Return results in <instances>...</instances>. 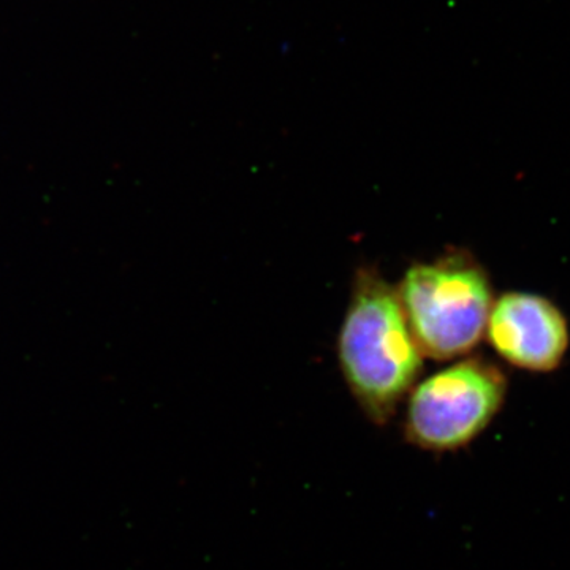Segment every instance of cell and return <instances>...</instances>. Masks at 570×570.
<instances>
[{"mask_svg": "<svg viewBox=\"0 0 570 570\" xmlns=\"http://www.w3.org/2000/svg\"><path fill=\"white\" fill-rule=\"evenodd\" d=\"M485 335L509 365L531 373L557 370L570 344L568 321L560 307L524 292H509L494 299Z\"/></svg>", "mask_w": 570, "mask_h": 570, "instance_id": "4", "label": "cell"}, {"mask_svg": "<svg viewBox=\"0 0 570 570\" xmlns=\"http://www.w3.org/2000/svg\"><path fill=\"white\" fill-rule=\"evenodd\" d=\"M337 360L356 406L377 426L395 419L422 374L423 354L396 287L373 266L356 269Z\"/></svg>", "mask_w": 570, "mask_h": 570, "instance_id": "1", "label": "cell"}, {"mask_svg": "<svg viewBox=\"0 0 570 570\" xmlns=\"http://www.w3.org/2000/svg\"><path fill=\"white\" fill-rule=\"evenodd\" d=\"M396 292L423 356L444 362L466 355L485 335L493 291L471 254L453 250L412 265Z\"/></svg>", "mask_w": 570, "mask_h": 570, "instance_id": "2", "label": "cell"}, {"mask_svg": "<svg viewBox=\"0 0 570 570\" xmlns=\"http://www.w3.org/2000/svg\"><path fill=\"white\" fill-rule=\"evenodd\" d=\"M508 377L480 356L461 360L415 384L404 411V441L428 453H452L482 436L504 406Z\"/></svg>", "mask_w": 570, "mask_h": 570, "instance_id": "3", "label": "cell"}]
</instances>
